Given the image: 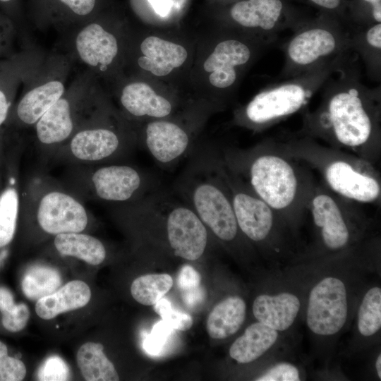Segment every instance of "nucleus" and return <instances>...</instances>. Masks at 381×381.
I'll return each mask as SVG.
<instances>
[{"instance_id":"nucleus-40","label":"nucleus","mask_w":381,"mask_h":381,"mask_svg":"<svg viewBox=\"0 0 381 381\" xmlns=\"http://www.w3.org/2000/svg\"><path fill=\"white\" fill-rule=\"evenodd\" d=\"M314 6L321 13H326L340 19L348 27L346 0H302Z\"/></svg>"},{"instance_id":"nucleus-2","label":"nucleus","mask_w":381,"mask_h":381,"mask_svg":"<svg viewBox=\"0 0 381 381\" xmlns=\"http://www.w3.org/2000/svg\"><path fill=\"white\" fill-rule=\"evenodd\" d=\"M226 164L294 231L315 183L279 143L267 140L248 150H219Z\"/></svg>"},{"instance_id":"nucleus-17","label":"nucleus","mask_w":381,"mask_h":381,"mask_svg":"<svg viewBox=\"0 0 381 381\" xmlns=\"http://www.w3.org/2000/svg\"><path fill=\"white\" fill-rule=\"evenodd\" d=\"M301 308L300 297L288 291L260 294L254 299L252 306L257 321L279 332L292 327Z\"/></svg>"},{"instance_id":"nucleus-41","label":"nucleus","mask_w":381,"mask_h":381,"mask_svg":"<svg viewBox=\"0 0 381 381\" xmlns=\"http://www.w3.org/2000/svg\"><path fill=\"white\" fill-rule=\"evenodd\" d=\"M78 16H87L94 9L96 0H59Z\"/></svg>"},{"instance_id":"nucleus-42","label":"nucleus","mask_w":381,"mask_h":381,"mask_svg":"<svg viewBox=\"0 0 381 381\" xmlns=\"http://www.w3.org/2000/svg\"><path fill=\"white\" fill-rule=\"evenodd\" d=\"M16 304L11 291L5 287H0V312L2 313Z\"/></svg>"},{"instance_id":"nucleus-32","label":"nucleus","mask_w":381,"mask_h":381,"mask_svg":"<svg viewBox=\"0 0 381 381\" xmlns=\"http://www.w3.org/2000/svg\"><path fill=\"white\" fill-rule=\"evenodd\" d=\"M346 16L348 28L381 23V0H346Z\"/></svg>"},{"instance_id":"nucleus-29","label":"nucleus","mask_w":381,"mask_h":381,"mask_svg":"<svg viewBox=\"0 0 381 381\" xmlns=\"http://www.w3.org/2000/svg\"><path fill=\"white\" fill-rule=\"evenodd\" d=\"M61 284L60 273L54 268L37 265L32 267L23 277L21 286L24 295L30 300H39L52 294Z\"/></svg>"},{"instance_id":"nucleus-16","label":"nucleus","mask_w":381,"mask_h":381,"mask_svg":"<svg viewBox=\"0 0 381 381\" xmlns=\"http://www.w3.org/2000/svg\"><path fill=\"white\" fill-rule=\"evenodd\" d=\"M78 108L66 97H61L35 123L37 141L42 151L53 154L81 128Z\"/></svg>"},{"instance_id":"nucleus-38","label":"nucleus","mask_w":381,"mask_h":381,"mask_svg":"<svg viewBox=\"0 0 381 381\" xmlns=\"http://www.w3.org/2000/svg\"><path fill=\"white\" fill-rule=\"evenodd\" d=\"M26 375L23 361L6 355L0 358V381H20Z\"/></svg>"},{"instance_id":"nucleus-20","label":"nucleus","mask_w":381,"mask_h":381,"mask_svg":"<svg viewBox=\"0 0 381 381\" xmlns=\"http://www.w3.org/2000/svg\"><path fill=\"white\" fill-rule=\"evenodd\" d=\"M120 102L131 116L162 119L173 111L171 102L157 95L151 86L143 82L131 83L121 91Z\"/></svg>"},{"instance_id":"nucleus-10","label":"nucleus","mask_w":381,"mask_h":381,"mask_svg":"<svg viewBox=\"0 0 381 381\" xmlns=\"http://www.w3.org/2000/svg\"><path fill=\"white\" fill-rule=\"evenodd\" d=\"M349 308L346 281L337 275H327L310 291L306 310L308 328L318 338L333 339L346 325Z\"/></svg>"},{"instance_id":"nucleus-13","label":"nucleus","mask_w":381,"mask_h":381,"mask_svg":"<svg viewBox=\"0 0 381 381\" xmlns=\"http://www.w3.org/2000/svg\"><path fill=\"white\" fill-rule=\"evenodd\" d=\"M277 42L260 37L252 40L229 37L219 42L203 64L204 70L210 73V83L220 90L231 89L242 69Z\"/></svg>"},{"instance_id":"nucleus-26","label":"nucleus","mask_w":381,"mask_h":381,"mask_svg":"<svg viewBox=\"0 0 381 381\" xmlns=\"http://www.w3.org/2000/svg\"><path fill=\"white\" fill-rule=\"evenodd\" d=\"M246 315V304L238 296H229L217 303L210 313L206 329L212 339H223L236 333Z\"/></svg>"},{"instance_id":"nucleus-9","label":"nucleus","mask_w":381,"mask_h":381,"mask_svg":"<svg viewBox=\"0 0 381 381\" xmlns=\"http://www.w3.org/2000/svg\"><path fill=\"white\" fill-rule=\"evenodd\" d=\"M357 204L335 194L325 185L315 184L307 210L325 251L346 250L362 236L367 219Z\"/></svg>"},{"instance_id":"nucleus-27","label":"nucleus","mask_w":381,"mask_h":381,"mask_svg":"<svg viewBox=\"0 0 381 381\" xmlns=\"http://www.w3.org/2000/svg\"><path fill=\"white\" fill-rule=\"evenodd\" d=\"M54 246L61 255L74 257L92 265L101 264L107 256L102 242L83 232L58 234Z\"/></svg>"},{"instance_id":"nucleus-43","label":"nucleus","mask_w":381,"mask_h":381,"mask_svg":"<svg viewBox=\"0 0 381 381\" xmlns=\"http://www.w3.org/2000/svg\"><path fill=\"white\" fill-rule=\"evenodd\" d=\"M10 108V102L6 93L0 89V128L6 121Z\"/></svg>"},{"instance_id":"nucleus-34","label":"nucleus","mask_w":381,"mask_h":381,"mask_svg":"<svg viewBox=\"0 0 381 381\" xmlns=\"http://www.w3.org/2000/svg\"><path fill=\"white\" fill-rule=\"evenodd\" d=\"M153 306L155 311L162 318V321L172 329L187 331L192 327L191 316L173 308L168 299L163 297Z\"/></svg>"},{"instance_id":"nucleus-25","label":"nucleus","mask_w":381,"mask_h":381,"mask_svg":"<svg viewBox=\"0 0 381 381\" xmlns=\"http://www.w3.org/2000/svg\"><path fill=\"white\" fill-rule=\"evenodd\" d=\"M65 87L58 80L47 81L27 92L18 102L16 116L21 123L35 125L40 118L64 96Z\"/></svg>"},{"instance_id":"nucleus-36","label":"nucleus","mask_w":381,"mask_h":381,"mask_svg":"<svg viewBox=\"0 0 381 381\" xmlns=\"http://www.w3.org/2000/svg\"><path fill=\"white\" fill-rule=\"evenodd\" d=\"M1 314L3 327L11 332L21 331L26 326L30 315L28 307L23 303H16Z\"/></svg>"},{"instance_id":"nucleus-24","label":"nucleus","mask_w":381,"mask_h":381,"mask_svg":"<svg viewBox=\"0 0 381 381\" xmlns=\"http://www.w3.org/2000/svg\"><path fill=\"white\" fill-rule=\"evenodd\" d=\"M349 49L363 60L368 76L381 80V23L364 27H349Z\"/></svg>"},{"instance_id":"nucleus-14","label":"nucleus","mask_w":381,"mask_h":381,"mask_svg":"<svg viewBox=\"0 0 381 381\" xmlns=\"http://www.w3.org/2000/svg\"><path fill=\"white\" fill-rule=\"evenodd\" d=\"M165 224L167 243L175 256L190 261L202 257L207 246L208 231L183 199L169 207Z\"/></svg>"},{"instance_id":"nucleus-44","label":"nucleus","mask_w":381,"mask_h":381,"mask_svg":"<svg viewBox=\"0 0 381 381\" xmlns=\"http://www.w3.org/2000/svg\"><path fill=\"white\" fill-rule=\"evenodd\" d=\"M375 370L377 373V375L380 380H381V355L380 353L377 355L376 360H375Z\"/></svg>"},{"instance_id":"nucleus-21","label":"nucleus","mask_w":381,"mask_h":381,"mask_svg":"<svg viewBox=\"0 0 381 381\" xmlns=\"http://www.w3.org/2000/svg\"><path fill=\"white\" fill-rule=\"evenodd\" d=\"M6 179L0 188V248L13 239L20 217V193L14 160L5 159Z\"/></svg>"},{"instance_id":"nucleus-45","label":"nucleus","mask_w":381,"mask_h":381,"mask_svg":"<svg viewBox=\"0 0 381 381\" xmlns=\"http://www.w3.org/2000/svg\"><path fill=\"white\" fill-rule=\"evenodd\" d=\"M6 355H8V348L4 342L0 341V358Z\"/></svg>"},{"instance_id":"nucleus-33","label":"nucleus","mask_w":381,"mask_h":381,"mask_svg":"<svg viewBox=\"0 0 381 381\" xmlns=\"http://www.w3.org/2000/svg\"><path fill=\"white\" fill-rule=\"evenodd\" d=\"M201 276L192 266L184 265L180 270L177 284L183 302L190 307L195 306L204 298L200 285Z\"/></svg>"},{"instance_id":"nucleus-5","label":"nucleus","mask_w":381,"mask_h":381,"mask_svg":"<svg viewBox=\"0 0 381 381\" xmlns=\"http://www.w3.org/2000/svg\"><path fill=\"white\" fill-rule=\"evenodd\" d=\"M292 31L280 46L284 63L278 80L295 77L351 51L348 28L335 16L320 13Z\"/></svg>"},{"instance_id":"nucleus-12","label":"nucleus","mask_w":381,"mask_h":381,"mask_svg":"<svg viewBox=\"0 0 381 381\" xmlns=\"http://www.w3.org/2000/svg\"><path fill=\"white\" fill-rule=\"evenodd\" d=\"M228 16L236 26L274 40L306 19L289 0H238L229 7Z\"/></svg>"},{"instance_id":"nucleus-30","label":"nucleus","mask_w":381,"mask_h":381,"mask_svg":"<svg viewBox=\"0 0 381 381\" xmlns=\"http://www.w3.org/2000/svg\"><path fill=\"white\" fill-rule=\"evenodd\" d=\"M356 327L363 338H371L381 329V289L372 286L364 294L360 303Z\"/></svg>"},{"instance_id":"nucleus-31","label":"nucleus","mask_w":381,"mask_h":381,"mask_svg":"<svg viewBox=\"0 0 381 381\" xmlns=\"http://www.w3.org/2000/svg\"><path fill=\"white\" fill-rule=\"evenodd\" d=\"M172 286L173 279L168 274H147L133 280L131 293L139 303L153 306L164 297Z\"/></svg>"},{"instance_id":"nucleus-46","label":"nucleus","mask_w":381,"mask_h":381,"mask_svg":"<svg viewBox=\"0 0 381 381\" xmlns=\"http://www.w3.org/2000/svg\"><path fill=\"white\" fill-rule=\"evenodd\" d=\"M3 181V162L2 159L0 158V188L2 184Z\"/></svg>"},{"instance_id":"nucleus-11","label":"nucleus","mask_w":381,"mask_h":381,"mask_svg":"<svg viewBox=\"0 0 381 381\" xmlns=\"http://www.w3.org/2000/svg\"><path fill=\"white\" fill-rule=\"evenodd\" d=\"M131 143L118 131L104 126L86 124L53 153L61 160L80 165L120 162Z\"/></svg>"},{"instance_id":"nucleus-22","label":"nucleus","mask_w":381,"mask_h":381,"mask_svg":"<svg viewBox=\"0 0 381 381\" xmlns=\"http://www.w3.org/2000/svg\"><path fill=\"white\" fill-rule=\"evenodd\" d=\"M279 333L258 321L253 322L232 343L229 356L238 363L253 362L274 347Z\"/></svg>"},{"instance_id":"nucleus-19","label":"nucleus","mask_w":381,"mask_h":381,"mask_svg":"<svg viewBox=\"0 0 381 381\" xmlns=\"http://www.w3.org/2000/svg\"><path fill=\"white\" fill-rule=\"evenodd\" d=\"M140 49L143 56L138 59L139 66L156 76L167 75L188 57L184 47L156 36L146 37Z\"/></svg>"},{"instance_id":"nucleus-4","label":"nucleus","mask_w":381,"mask_h":381,"mask_svg":"<svg viewBox=\"0 0 381 381\" xmlns=\"http://www.w3.org/2000/svg\"><path fill=\"white\" fill-rule=\"evenodd\" d=\"M351 52L295 77L279 80L255 95L240 111L237 121L260 131L303 110L324 83L344 64Z\"/></svg>"},{"instance_id":"nucleus-48","label":"nucleus","mask_w":381,"mask_h":381,"mask_svg":"<svg viewBox=\"0 0 381 381\" xmlns=\"http://www.w3.org/2000/svg\"><path fill=\"white\" fill-rule=\"evenodd\" d=\"M224 1H225V0H224ZM226 1H227V0H226ZM236 1H238V0H236Z\"/></svg>"},{"instance_id":"nucleus-47","label":"nucleus","mask_w":381,"mask_h":381,"mask_svg":"<svg viewBox=\"0 0 381 381\" xmlns=\"http://www.w3.org/2000/svg\"><path fill=\"white\" fill-rule=\"evenodd\" d=\"M11 1V0H0V1H1V2H9Z\"/></svg>"},{"instance_id":"nucleus-18","label":"nucleus","mask_w":381,"mask_h":381,"mask_svg":"<svg viewBox=\"0 0 381 381\" xmlns=\"http://www.w3.org/2000/svg\"><path fill=\"white\" fill-rule=\"evenodd\" d=\"M75 45L80 59L92 67L109 66L119 50L116 37L96 23L81 29L75 37Z\"/></svg>"},{"instance_id":"nucleus-1","label":"nucleus","mask_w":381,"mask_h":381,"mask_svg":"<svg viewBox=\"0 0 381 381\" xmlns=\"http://www.w3.org/2000/svg\"><path fill=\"white\" fill-rule=\"evenodd\" d=\"M351 54L322 85L317 109L303 110L302 126L296 135L351 150L373 164L380 152L381 87L362 83L358 56Z\"/></svg>"},{"instance_id":"nucleus-8","label":"nucleus","mask_w":381,"mask_h":381,"mask_svg":"<svg viewBox=\"0 0 381 381\" xmlns=\"http://www.w3.org/2000/svg\"><path fill=\"white\" fill-rule=\"evenodd\" d=\"M85 166L73 173L69 189L80 199L118 205L135 201L157 188L153 179L133 165L112 162Z\"/></svg>"},{"instance_id":"nucleus-37","label":"nucleus","mask_w":381,"mask_h":381,"mask_svg":"<svg viewBox=\"0 0 381 381\" xmlns=\"http://www.w3.org/2000/svg\"><path fill=\"white\" fill-rule=\"evenodd\" d=\"M255 380L258 381H298L301 372L298 368L290 363H278L267 368Z\"/></svg>"},{"instance_id":"nucleus-7","label":"nucleus","mask_w":381,"mask_h":381,"mask_svg":"<svg viewBox=\"0 0 381 381\" xmlns=\"http://www.w3.org/2000/svg\"><path fill=\"white\" fill-rule=\"evenodd\" d=\"M213 152L243 236L267 248L270 253L282 251L286 245V233L288 230L294 232L292 229L226 164L219 150H213Z\"/></svg>"},{"instance_id":"nucleus-3","label":"nucleus","mask_w":381,"mask_h":381,"mask_svg":"<svg viewBox=\"0 0 381 381\" xmlns=\"http://www.w3.org/2000/svg\"><path fill=\"white\" fill-rule=\"evenodd\" d=\"M279 145L287 155L318 170L335 194L358 204L380 202V179L372 163L307 136L296 135Z\"/></svg>"},{"instance_id":"nucleus-6","label":"nucleus","mask_w":381,"mask_h":381,"mask_svg":"<svg viewBox=\"0 0 381 381\" xmlns=\"http://www.w3.org/2000/svg\"><path fill=\"white\" fill-rule=\"evenodd\" d=\"M20 215L33 217L43 232L55 236L83 232L90 214L69 189L49 177L36 176L20 193Z\"/></svg>"},{"instance_id":"nucleus-39","label":"nucleus","mask_w":381,"mask_h":381,"mask_svg":"<svg viewBox=\"0 0 381 381\" xmlns=\"http://www.w3.org/2000/svg\"><path fill=\"white\" fill-rule=\"evenodd\" d=\"M171 329L172 328L164 321L157 323L144 340L145 351L150 354H157L164 345Z\"/></svg>"},{"instance_id":"nucleus-15","label":"nucleus","mask_w":381,"mask_h":381,"mask_svg":"<svg viewBox=\"0 0 381 381\" xmlns=\"http://www.w3.org/2000/svg\"><path fill=\"white\" fill-rule=\"evenodd\" d=\"M143 143L150 155L159 164H175L193 151L190 134L176 122L156 119L145 128Z\"/></svg>"},{"instance_id":"nucleus-28","label":"nucleus","mask_w":381,"mask_h":381,"mask_svg":"<svg viewBox=\"0 0 381 381\" xmlns=\"http://www.w3.org/2000/svg\"><path fill=\"white\" fill-rule=\"evenodd\" d=\"M103 349L100 343L87 342L78 351L77 363L85 380H119L114 364L107 358Z\"/></svg>"},{"instance_id":"nucleus-23","label":"nucleus","mask_w":381,"mask_h":381,"mask_svg":"<svg viewBox=\"0 0 381 381\" xmlns=\"http://www.w3.org/2000/svg\"><path fill=\"white\" fill-rule=\"evenodd\" d=\"M90 298L88 285L83 281L73 280L37 300L35 312L40 318L51 320L61 313L84 307Z\"/></svg>"},{"instance_id":"nucleus-35","label":"nucleus","mask_w":381,"mask_h":381,"mask_svg":"<svg viewBox=\"0 0 381 381\" xmlns=\"http://www.w3.org/2000/svg\"><path fill=\"white\" fill-rule=\"evenodd\" d=\"M69 369L65 361L57 356L49 357L38 370L39 380L61 381L69 377Z\"/></svg>"}]
</instances>
